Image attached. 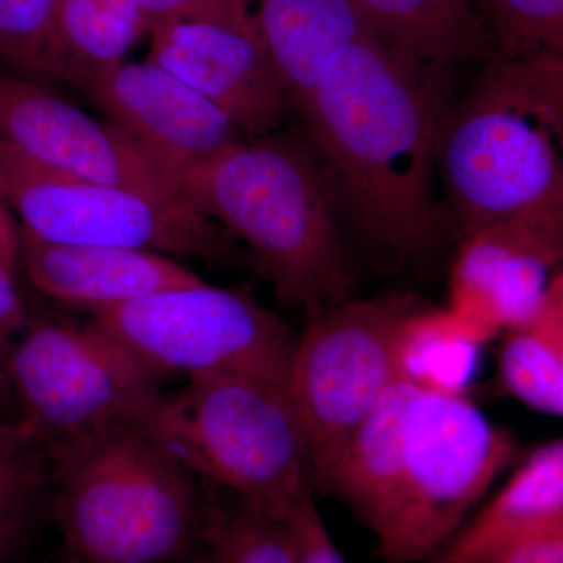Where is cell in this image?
Returning <instances> with one entry per match:
<instances>
[{
    "label": "cell",
    "instance_id": "cell-1",
    "mask_svg": "<svg viewBox=\"0 0 563 563\" xmlns=\"http://www.w3.org/2000/svg\"><path fill=\"white\" fill-rule=\"evenodd\" d=\"M299 114L340 202L366 236L398 255L435 242L440 121L421 66L368 36L325 73Z\"/></svg>",
    "mask_w": 563,
    "mask_h": 563
},
{
    "label": "cell",
    "instance_id": "cell-2",
    "mask_svg": "<svg viewBox=\"0 0 563 563\" xmlns=\"http://www.w3.org/2000/svg\"><path fill=\"white\" fill-rule=\"evenodd\" d=\"M179 187L246 246L282 302L310 320L352 299L342 202L312 143L288 132L243 139L181 173Z\"/></svg>",
    "mask_w": 563,
    "mask_h": 563
},
{
    "label": "cell",
    "instance_id": "cell-3",
    "mask_svg": "<svg viewBox=\"0 0 563 563\" xmlns=\"http://www.w3.org/2000/svg\"><path fill=\"white\" fill-rule=\"evenodd\" d=\"M62 563H203L218 504L143 424L49 453Z\"/></svg>",
    "mask_w": 563,
    "mask_h": 563
},
{
    "label": "cell",
    "instance_id": "cell-4",
    "mask_svg": "<svg viewBox=\"0 0 563 563\" xmlns=\"http://www.w3.org/2000/svg\"><path fill=\"white\" fill-rule=\"evenodd\" d=\"M143 424L195 476L252 512L288 520L317 490L309 435L285 385L242 374L190 377Z\"/></svg>",
    "mask_w": 563,
    "mask_h": 563
},
{
    "label": "cell",
    "instance_id": "cell-5",
    "mask_svg": "<svg viewBox=\"0 0 563 563\" xmlns=\"http://www.w3.org/2000/svg\"><path fill=\"white\" fill-rule=\"evenodd\" d=\"M515 451L465 396L415 388L363 525L390 563L446 551Z\"/></svg>",
    "mask_w": 563,
    "mask_h": 563
},
{
    "label": "cell",
    "instance_id": "cell-6",
    "mask_svg": "<svg viewBox=\"0 0 563 563\" xmlns=\"http://www.w3.org/2000/svg\"><path fill=\"white\" fill-rule=\"evenodd\" d=\"M439 163L462 235L563 203L561 132L510 58L440 124Z\"/></svg>",
    "mask_w": 563,
    "mask_h": 563
},
{
    "label": "cell",
    "instance_id": "cell-7",
    "mask_svg": "<svg viewBox=\"0 0 563 563\" xmlns=\"http://www.w3.org/2000/svg\"><path fill=\"white\" fill-rule=\"evenodd\" d=\"M20 421L49 453L161 402L162 376L101 325L29 320L2 355Z\"/></svg>",
    "mask_w": 563,
    "mask_h": 563
},
{
    "label": "cell",
    "instance_id": "cell-8",
    "mask_svg": "<svg viewBox=\"0 0 563 563\" xmlns=\"http://www.w3.org/2000/svg\"><path fill=\"white\" fill-rule=\"evenodd\" d=\"M0 198L22 229L47 242L129 247L240 262L235 242L188 201H162L33 161L0 140Z\"/></svg>",
    "mask_w": 563,
    "mask_h": 563
},
{
    "label": "cell",
    "instance_id": "cell-9",
    "mask_svg": "<svg viewBox=\"0 0 563 563\" xmlns=\"http://www.w3.org/2000/svg\"><path fill=\"white\" fill-rule=\"evenodd\" d=\"M95 322L162 377L242 374L288 387L298 343L251 295L207 282L102 310Z\"/></svg>",
    "mask_w": 563,
    "mask_h": 563
},
{
    "label": "cell",
    "instance_id": "cell-10",
    "mask_svg": "<svg viewBox=\"0 0 563 563\" xmlns=\"http://www.w3.org/2000/svg\"><path fill=\"white\" fill-rule=\"evenodd\" d=\"M421 303L409 295L350 299L310 318L288 391L312 448L317 490L358 426L398 380L396 343Z\"/></svg>",
    "mask_w": 563,
    "mask_h": 563
},
{
    "label": "cell",
    "instance_id": "cell-11",
    "mask_svg": "<svg viewBox=\"0 0 563 563\" xmlns=\"http://www.w3.org/2000/svg\"><path fill=\"white\" fill-rule=\"evenodd\" d=\"M563 268V203L512 214L463 235L446 309L485 344L531 320Z\"/></svg>",
    "mask_w": 563,
    "mask_h": 563
},
{
    "label": "cell",
    "instance_id": "cell-12",
    "mask_svg": "<svg viewBox=\"0 0 563 563\" xmlns=\"http://www.w3.org/2000/svg\"><path fill=\"white\" fill-rule=\"evenodd\" d=\"M0 140L73 176L162 201H187L179 184L117 125L63 101L43 84L0 69Z\"/></svg>",
    "mask_w": 563,
    "mask_h": 563
},
{
    "label": "cell",
    "instance_id": "cell-13",
    "mask_svg": "<svg viewBox=\"0 0 563 563\" xmlns=\"http://www.w3.org/2000/svg\"><path fill=\"white\" fill-rule=\"evenodd\" d=\"M74 88L177 184L191 166L246 139L217 106L150 60L87 70Z\"/></svg>",
    "mask_w": 563,
    "mask_h": 563
},
{
    "label": "cell",
    "instance_id": "cell-14",
    "mask_svg": "<svg viewBox=\"0 0 563 563\" xmlns=\"http://www.w3.org/2000/svg\"><path fill=\"white\" fill-rule=\"evenodd\" d=\"M147 60L217 106L246 139L277 132L290 99L258 33L209 21L151 25Z\"/></svg>",
    "mask_w": 563,
    "mask_h": 563
},
{
    "label": "cell",
    "instance_id": "cell-15",
    "mask_svg": "<svg viewBox=\"0 0 563 563\" xmlns=\"http://www.w3.org/2000/svg\"><path fill=\"white\" fill-rule=\"evenodd\" d=\"M18 233L20 262L33 287L92 313L203 282L157 252L47 242L22 228Z\"/></svg>",
    "mask_w": 563,
    "mask_h": 563
},
{
    "label": "cell",
    "instance_id": "cell-16",
    "mask_svg": "<svg viewBox=\"0 0 563 563\" xmlns=\"http://www.w3.org/2000/svg\"><path fill=\"white\" fill-rule=\"evenodd\" d=\"M252 16L299 113L336 60L373 36L351 0H258Z\"/></svg>",
    "mask_w": 563,
    "mask_h": 563
},
{
    "label": "cell",
    "instance_id": "cell-17",
    "mask_svg": "<svg viewBox=\"0 0 563 563\" xmlns=\"http://www.w3.org/2000/svg\"><path fill=\"white\" fill-rule=\"evenodd\" d=\"M374 38L413 63L465 62L493 38L470 0H351Z\"/></svg>",
    "mask_w": 563,
    "mask_h": 563
},
{
    "label": "cell",
    "instance_id": "cell-18",
    "mask_svg": "<svg viewBox=\"0 0 563 563\" xmlns=\"http://www.w3.org/2000/svg\"><path fill=\"white\" fill-rule=\"evenodd\" d=\"M563 515V437L533 451L442 555L470 563L514 533Z\"/></svg>",
    "mask_w": 563,
    "mask_h": 563
},
{
    "label": "cell",
    "instance_id": "cell-19",
    "mask_svg": "<svg viewBox=\"0 0 563 563\" xmlns=\"http://www.w3.org/2000/svg\"><path fill=\"white\" fill-rule=\"evenodd\" d=\"M54 462L20 420L0 431V563H22L46 514L51 517Z\"/></svg>",
    "mask_w": 563,
    "mask_h": 563
},
{
    "label": "cell",
    "instance_id": "cell-20",
    "mask_svg": "<svg viewBox=\"0 0 563 563\" xmlns=\"http://www.w3.org/2000/svg\"><path fill=\"white\" fill-rule=\"evenodd\" d=\"M483 343L450 310H415L396 343L398 379L421 390L463 396L476 373Z\"/></svg>",
    "mask_w": 563,
    "mask_h": 563
},
{
    "label": "cell",
    "instance_id": "cell-21",
    "mask_svg": "<svg viewBox=\"0 0 563 563\" xmlns=\"http://www.w3.org/2000/svg\"><path fill=\"white\" fill-rule=\"evenodd\" d=\"M55 29L79 80L87 70L125 62L147 21L139 0H57Z\"/></svg>",
    "mask_w": 563,
    "mask_h": 563
},
{
    "label": "cell",
    "instance_id": "cell-22",
    "mask_svg": "<svg viewBox=\"0 0 563 563\" xmlns=\"http://www.w3.org/2000/svg\"><path fill=\"white\" fill-rule=\"evenodd\" d=\"M57 0H0V69L74 88L77 70L55 29Z\"/></svg>",
    "mask_w": 563,
    "mask_h": 563
},
{
    "label": "cell",
    "instance_id": "cell-23",
    "mask_svg": "<svg viewBox=\"0 0 563 563\" xmlns=\"http://www.w3.org/2000/svg\"><path fill=\"white\" fill-rule=\"evenodd\" d=\"M499 374L515 398L563 418V363L536 322L529 320L504 333Z\"/></svg>",
    "mask_w": 563,
    "mask_h": 563
},
{
    "label": "cell",
    "instance_id": "cell-24",
    "mask_svg": "<svg viewBox=\"0 0 563 563\" xmlns=\"http://www.w3.org/2000/svg\"><path fill=\"white\" fill-rule=\"evenodd\" d=\"M504 58L563 57V0H470Z\"/></svg>",
    "mask_w": 563,
    "mask_h": 563
},
{
    "label": "cell",
    "instance_id": "cell-25",
    "mask_svg": "<svg viewBox=\"0 0 563 563\" xmlns=\"http://www.w3.org/2000/svg\"><path fill=\"white\" fill-rule=\"evenodd\" d=\"M203 563H298L288 520L218 504Z\"/></svg>",
    "mask_w": 563,
    "mask_h": 563
},
{
    "label": "cell",
    "instance_id": "cell-26",
    "mask_svg": "<svg viewBox=\"0 0 563 563\" xmlns=\"http://www.w3.org/2000/svg\"><path fill=\"white\" fill-rule=\"evenodd\" d=\"M151 25L168 21H209L257 33L247 0H139Z\"/></svg>",
    "mask_w": 563,
    "mask_h": 563
},
{
    "label": "cell",
    "instance_id": "cell-27",
    "mask_svg": "<svg viewBox=\"0 0 563 563\" xmlns=\"http://www.w3.org/2000/svg\"><path fill=\"white\" fill-rule=\"evenodd\" d=\"M470 563H563V515L507 537Z\"/></svg>",
    "mask_w": 563,
    "mask_h": 563
},
{
    "label": "cell",
    "instance_id": "cell-28",
    "mask_svg": "<svg viewBox=\"0 0 563 563\" xmlns=\"http://www.w3.org/2000/svg\"><path fill=\"white\" fill-rule=\"evenodd\" d=\"M298 563H346L312 498L303 499L288 517Z\"/></svg>",
    "mask_w": 563,
    "mask_h": 563
},
{
    "label": "cell",
    "instance_id": "cell-29",
    "mask_svg": "<svg viewBox=\"0 0 563 563\" xmlns=\"http://www.w3.org/2000/svg\"><path fill=\"white\" fill-rule=\"evenodd\" d=\"M514 62L529 87L550 110L563 139V57L537 55Z\"/></svg>",
    "mask_w": 563,
    "mask_h": 563
},
{
    "label": "cell",
    "instance_id": "cell-30",
    "mask_svg": "<svg viewBox=\"0 0 563 563\" xmlns=\"http://www.w3.org/2000/svg\"><path fill=\"white\" fill-rule=\"evenodd\" d=\"M31 317L14 282V272L0 262V354L20 335Z\"/></svg>",
    "mask_w": 563,
    "mask_h": 563
},
{
    "label": "cell",
    "instance_id": "cell-31",
    "mask_svg": "<svg viewBox=\"0 0 563 563\" xmlns=\"http://www.w3.org/2000/svg\"><path fill=\"white\" fill-rule=\"evenodd\" d=\"M531 321L547 333L563 363V268L551 277Z\"/></svg>",
    "mask_w": 563,
    "mask_h": 563
},
{
    "label": "cell",
    "instance_id": "cell-32",
    "mask_svg": "<svg viewBox=\"0 0 563 563\" xmlns=\"http://www.w3.org/2000/svg\"><path fill=\"white\" fill-rule=\"evenodd\" d=\"M0 262L13 272L20 263V233L11 222L9 207L2 198H0Z\"/></svg>",
    "mask_w": 563,
    "mask_h": 563
},
{
    "label": "cell",
    "instance_id": "cell-33",
    "mask_svg": "<svg viewBox=\"0 0 563 563\" xmlns=\"http://www.w3.org/2000/svg\"><path fill=\"white\" fill-rule=\"evenodd\" d=\"M11 406H16V401H14L13 393H11L5 368H3L2 354H0V412Z\"/></svg>",
    "mask_w": 563,
    "mask_h": 563
},
{
    "label": "cell",
    "instance_id": "cell-34",
    "mask_svg": "<svg viewBox=\"0 0 563 563\" xmlns=\"http://www.w3.org/2000/svg\"><path fill=\"white\" fill-rule=\"evenodd\" d=\"M433 563H453V562L448 561V559H446V558H444V555H440V558H439V559H437V561H435V562H433Z\"/></svg>",
    "mask_w": 563,
    "mask_h": 563
},
{
    "label": "cell",
    "instance_id": "cell-35",
    "mask_svg": "<svg viewBox=\"0 0 563 563\" xmlns=\"http://www.w3.org/2000/svg\"><path fill=\"white\" fill-rule=\"evenodd\" d=\"M7 422H9V421L0 420V431H2L3 426H5V424H7Z\"/></svg>",
    "mask_w": 563,
    "mask_h": 563
}]
</instances>
